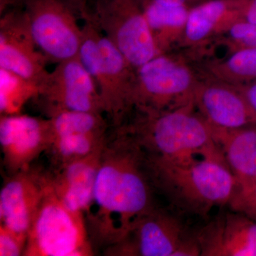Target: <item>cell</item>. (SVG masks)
<instances>
[{
	"label": "cell",
	"instance_id": "d4e9b609",
	"mask_svg": "<svg viewBox=\"0 0 256 256\" xmlns=\"http://www.w3.org/2000/svg\"><path fill=\"white\" fill-rule=\"evenodd\" d=\"M28 235L16 233L0 225V256H23Z\"/></svg>",
	"mask_w": 256,
	"mask_h": 256
},
{
	"label": "cell",
	"instance_id": "7a4b0ae2",
	"mask_svg": "<svg viewBox=\"0 0 256 256\" xmlns=\"http://www.w3.org/2000/svg\"><path fill=\"white\" fill-rule=\"evenodd\" d=\"M144 159L156 193L178 213L205 218L214 207L228 204L236 178L225 158Z\"/></svg>",
	"mask_w": 256,
	"mask_h": 256
},
{
	"label": "cell",
	"instance_id": "9a60e30c",
	"mask_svg": "<svg viewBox=\"0 0 256 256\" xmlns=\"http://www.w3.org/2000/svg\"><path fill=\"white\" fill-rule=\"evenodd\" d=\"M195 107L212 126L235 129L256 126V114L240 90L226 82H198Z\"/></svg>",
	"mask_w": 256,
	"mask_h": 256
},
{
	"label": "cell",
	"instance_id": "6da1fadb",
	"mask_svg": "<svg viewBox=\"0 0 256 256\" xmlns=\"http://www.w3.org/2000/svg\"><path fill=\"white\" fill-rule=\"evenodd\" d=\"M156 194L140 146L124 128H111L84 214L94 250L102 252L120 242L138 218L158 206Z\"/></svg>",
	"mask_w": 256,
	"mask_h": 256
},
{
	"label": "cell",
	"instance_id": "603a6c76",
	"mask_svg": "<svg viewBox=\"0 0 256 256\" xmlns=\"http://www.w3.org/2000/svg\"><path fill=\"white\" fill-rule=\"evenodd\" d=\"M210 72L218 80L230 85L256 82V48H237L224 62L213 64Z\"/></svg>",
	"mask_w": 256,
	"mask_h": 256
},
{
	"label": "cell",
	"instance_id": "5b68a950",
	"mask_svg": "<svg viewBox=\"0 0 256 256\" xmlns=\"http://www.w3.org/2000/svg\"><path fill=\"white\" fill-rule=\"evenodd\" d=\"M84 18L92 21L134 68L160 54L141 0H85Z\"/></svg>",
	"mask_w": 256,
	"mask_h": 256
},
{
	"label": "cell",
	"instance_id": "cb8c5ba5",
	"mask_svg": "<svg viewBox=\"0 0 256 256\" xmlns=\"http://www.w3.org/2000/svg\"><path fill=\"white\" fill-rule=\"evenodd\" d=\"M230 210L256 222V178L236 180L228 204Z\"/></svg>",
	"mask_w": 256,
	"mask_h": 256
},
{
	"label": "cell",
	"instance_id": "9c48e42d",
	"mask_svg": "<svg viewBox=\"0 0 256 256\" xmlns=\"http://www.w3.org/2000/svg\"><path fill=\"white\" fill-rule=\"evenodd\" d=\"M198 82L186 64L160 54L134 69L131 110H170L188 105Z\"/></svg>",
	"mask_w": 256,
	"mask_h": 256
},
{
	"label": "cell",
	"instance_id": "2e32d148",
	"mask_svg": "<svg viewBox=\"0 0 256 256\" xmlns=\"http://www.w3.org/2000/svg\"><path fill=\"white\" fill-rule=\"evenodd\" d=\"M104 146L85 158L50 170L52 190L69 210L84 214L90 206Z\"/></svg>",
	"mask_w": 256,
	"mask_h": 256
},
{
	"label": "cell",
	"instance_id": "ffe728a7",
	"mask_svg": "<svg viewBox=\"0 0 256 256\" xmlns=\"http://www.w3.org/2000/svg\"><path fill=\"white\" fill-rule=\"evenodd\" d=\"M109 131L106 133L69 134L54 138L45 152L50 156L52 166L50 170L85 158L100 149L104 146Z\"/></svg>",
	"mask_w": 256,
	"mask_h": 256
},
{
	"label": "cell",
	"instance_id": "4316f807",
	"mask_svg": "<svg viewBox=\"0 0 256 256\" xmlns=\"http://www.w3.org/2000/svg\"><path fill=\"white\" fill-rule=\"evenodd\" d=\"M234 86L236 87L240 90L256 114V82L242 84V85Z\"/></svg>",
	"mask_w": 256,
	"mask_h": 256
},
{
	"label": "cell",
	"instance_id": "4fadbf2b",
	"mask_svg": "<svg viewBox=\"0 0 256 256\" xmlns=\"http://www.w3.org/2000/svg\"><path fill=\"white\" fill-rule=\"evenodd\" d=\"M52 142L48 118L23 114H1L0 144L8 175L28 169Z\"/></svg>",
	"mask_w": 256,
	"mask_h": 256
},
{
	"label": "cell",
	"instance_id": "e0dca14e",
	"mask_svg": "<svg viewBox=\"0 0 256 256\" xmlns=\"http://www.w3.org/2000/svg\"><path fill=\"white\" fill-rule=\"evenodd\" d=\"M210 127L214 140L236 178H256V126L235 129Z\"/></svg>",
	"mask_w": 256,
	"mask_h": 256
},
{
	"label": "cell",
	"instance_id": "83f0119b",
	"mask_svg": "<svg viewBox=\"0 0 256 256\" xmlns=\"http://www.w3.org/2000/svg\"><path fill=\"white\" fill-rule=\"evenodd\" d=\"M240 20L256 24V0H244Z\"/></svg>",
	"mask_w": 256,
	"mask_h": 256
},
{
	"label": "cell",
	"instance_id": "ba28073f",
	"mask_svg": "<svg viewBox=\"0 0 256 256\" xmlns=\"http://www.w3.org/2000/svg\"><path fill=\"white\" fill-rule=\"evenodd\" d=\"M196 232L188 230L174 210L159 206L138 218L120 242L106 248V256H196Z\"/></svg>",
	"mask_w": 256,
	"mask_h": 256
},
{
	"label": "cell",
	"instance_id": "3957f363",
	"mask_svg": "<svg viewBox=\"0 0 256 256\" xmlns=\"http://www.w3.org/2000/svg\"><path fill=\"white\" fill-rule=\"evenodd\" d=\"M120 126L132 136L146 158L175 161L224 158L210 124L196 112L194 101L174 110L132 109Z\"/></svg>",
	"mask_w": 256,
	"mask_h": 256
},
{
	"label": "cell",
	"instance_id": "8fae6325",
	"mask_svg": "<svg viewBox=\"0 0 256 256\" xmlns=\"http://www.w3.org/2000/svg\"><path fill=\"white\" fill-rule=\"evenodd\" d=\"M50 172L32 165L8 175L0 190V225L28 235L50 186Z\"/></svg>",
	"mask_w": 256,
	"mask_h": 256
},
{
	"label": "cell",
	"instance_id": "f546056e",
	"mask_svg": "<svg viewBox=\"0 0 256 256\" xmlns=\"http://www.w3.org/2000/svg\"><path fill=\"white\" fill-rule=\"evenodd\" d=\"M24 0H0V13L11 8H18L22 4Z\"/></svg>",
	"mask_w": 256,
	"mask_h": 256
},
{
	"label": "cell",
	"instance_id": "277c9868",
	"mask_svg": "<svg viewBox=\"0 0 256 256\" xmlns=\"http://www.w3.org/2000/svg\"><path fill=\"white\" fill-rule=\"evenodd\" d=\"M78 58L100 94L111 127H118L131 111L134 69L117 48L90 22L84 23Z\"/></svg>",
	"mask_w": 256,
	"mask_h": 256
},
{
	"label": "cell",
	"instance_id": "5bb4252c",
	"mask_svg": "<svg viewBox=\"0 0 256 256\" xmlns=\"http://www.w3.org/2000/svg\"><path fill=\"white\" fill-rule=\"evenodd\" d=\"M202 256H256V222L225 212L197 230Z\"/></svg>",
	"mask_w": 256,
	"mask_h": 256
},
{
	"label": "cell",
	"instance_id": "30bf717a",
	"mask_svg": "<svg viewBox=\"0 0 256 256\" xmlns=\"http://www.w3.org/2000/svg\"><path fill=\"white\" fill-rule=\"evenodd\" d=\"M35 99L47 117L66 110L105 114L98 89L78 56L57 64L40 86Z\"/></svg>",
	"mask_w": 256,
	"mask_h": 256
},
{
	"label": "cell",
	"instance_id": "ac0fdd59",
	"mask_svg": "<svg viewBox=\"0 0 256 256\" xmlns=\"http://www.w3.org/2000/svg\"><path fill=\"white\" fill-rule=\"evenodd\" d=\"M244 0H206L190 9L183 36L186 43L204 41L215 30L242 18Z\"/></svg>",
	"mask_w": 256,
	"mask_h": 256
},
{
	"label": "cell",
	"instance_id": "44dd1931",
	"mask_svg": "<svg viewBox=\"0 0 256 256\" xmlns=\"http://www.w3.org/2000/svg\"><path fill=\"white\" fill-rule=\"evenodd\" d=\"M50 124L52 141L69 134L106 133L111 124L100 112L66 110L46 117Z\"/></svg>",
	"mask_w": 256,
	"mask_h": 256
},
{
	"label": "cell",
	"instance_id": "d6986e66",
	"mask_svg": "<svg viewBox=\"0 0 256 256\" xmlns=\"http://www.w3.org/2000/svg\"><path fill=\"white\" fill-rule=\"evenodd\" d=\"M142 2L156 46L160 54L164 53L174 37L184 34L191 8L154 2Z\"/></svg>",
	"mask_w": 256,
	"mask_h": 256
},
{
	"label": "cell",
	"instance_id": "484cf974",
	"mask_svg": "<svg viewBox=\"0 0 256 256\" xmlns=\"http://www.w3.org/2000/svg\"><path fill=\"white\" fill-rule=\"evenodd\" d=\"M228 36L240 48H256V24L238 20L227 28Z\"/></svg>",
	"mask_w": 256,
	"mask_h": 256
},
{
	"label": "cell",
	"instance_id": "8992f818",
	"mask_svg": "<svg viewBox=\"0 0 256 256\" xmlns=\"http://www.w3.org/2000/svg\"><path fill=\"white\" fill-rule=\"evenodd\" d=\"M52 175V174H50ZM85 216L69 210L50 186L28 230L23 256H92Z\"/></svg>",
	"mask_w": 256,
	"mask_h": 256
},
{
	"label": "cell",
	"instance_id": "7402d4cb",
	"mask_svg": "<svg viewBox=\"0 0 256 256\" xmlns=\"http://www.w3.org/2000/svg\"><path fill=\"white\" fill-rule=\"evenodd\" d=\"M40 87L18 74L0 68V114H22L24 106L38 96Z\"/></svg>",
	"mask_w": 256,
	"mask_h": 256
},
{
	"label": "cell",
	"instance_id": "7c38bea8",
	"mask_svg": "<svg viewBox=\"0 0 256 256\" xmlns=\"http://www.w3.org/2000/svg\"><path fill=\"white\" fill-rule=\"evenodd\" d=\"M48 60L37 48L21 6L1 14L0 68L36 84L44 82Z\"/></svg>",
	"mask_w": 256,
	"mask_h": 256
},
{
	"label": "cell",
	"instance_id": "52a82bcc",
	"mask_svg": "<svg viewBox=\"0 0 256 256\" xmlns=\"http://www.w3.org/2000/svg\"><path fill=\"white\" fill-rule=\"evenodd\" d=\"M85 0H24L32 38L48 62L60 63L78 56L84 36Z\"/></svg>",
	"mask_w": 256,
	"mask_h": 256
},
{
	"label": "cell",
	"instance_id": "f1b7e54d",
	"mask_svg": "<svg viewBox=\"0 0 256 256\" xmlns=\"http://www.w3.org/2000/svg\"><path fill=\"white\" fill-rule=\"evenodd\" d=\"M142 2H154L166 3V4L185 5L190 8L206 1V0H142Z\"/></svg>",
	"mask_w": 256,
	"mask_h": 256
}]
</instances>
